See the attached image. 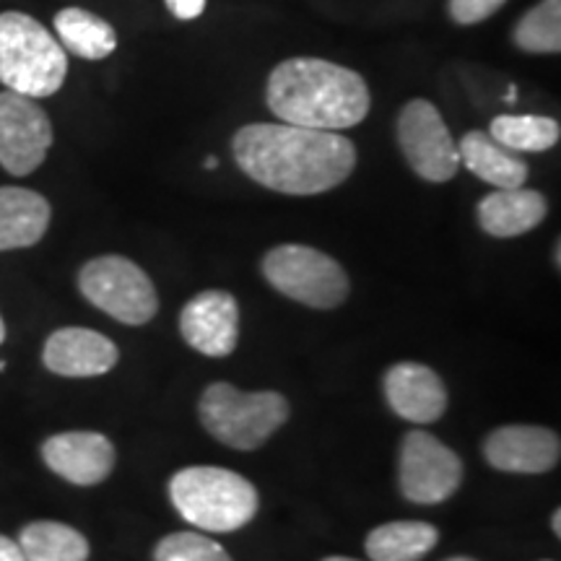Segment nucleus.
Instances as JSON below:
<instances>
[{
	"instance_id": "f257e3e1",
	"label": "nucleus",
	"mask_w": 561,
	"mask_h": 561,
	"mask_svg": "<svg viewBox=\"0 0 561 561\" xmlns=\"http://www.w3.org/2000/svg\"><path fill=\"white\" fill-rule=\"evenodd\" d=\"M231 153L252 182L280 195L328 193L356 167L354 140L289 123L244 125L231 138Z\"/></svg>"
},
{
	"instance_id": "f03ea898",
	"label": "nucleus",
	"mask_w": 561,
	"mask_h": 561,
	"mask_svg": "<svg viewBox=\"0 0 561 561\" xmlns=\"http://www.w3.org/2000/svg\"><path fill=\"white\" fill-rule=\"evenodd\" d=\"M265 102L278 123L339 133L369 115L371 96L356 70L322 58H289L271 70Z\"/></svg>"
},
{
	"instance_id": "7ed1b4c3",
	"label": "nucleus",
	"mask_w": 561,
	"mask_h": 561,
	"mask_svg": "<svg viewBox=\"0 0 561 561\" xmlns=\"http://www.w3.org/2000/svg\"><path fill=\"white\" fill-rule=\"evenodd\" d=\"M68 76V55L37 19L21 11L0 13V83L9 91L45 100Z\"/></svg>"
},
{
	"instance_id": "20e7f679",
	"label": "nucleus",
	"mask_w": 561,
	"mask_h": 561,
	"mask_svg": "<svg viewBox=\"0 0 561 561\" xmlns=\"http://www.w3.org/2000/svg\"><path fill=\"white\" fill-rule=\"evenodd\" d=\"M170 500L201 530L231 533L257 515L261 496L244 476L216 466L182 468L170 481Z\"/></svg>"
},
{
	"instance_id": "39448f33",
	"label": "nucleus",
	"mask_w": 561,
	"mask_h": 561,
	"mask_svg": "<svg viewBox=\"0 0 561 561\" xmlns=\"http://www.w3.org/2000/svg\"><path fill=\"white\" fill-rule=\"evenodd\" d=\"M198 416L206 432L231 450H257L289 419V403L280 392H244L229 382L203 390Z\"/></svg>"
},
{
	"instance_id": "423d86ee",
	"label": "nucleus",
	"mask_w": 561,
	"mask_h": 561,
	"mask_svg": "<svg viewBox=\"0 0 561 561\" xmlns=\"http://www.w3.org/2000/svg\"><path fill=\"white\" fill-rule=\"evenodd\" d=\"M273 289L314 310H333L348 297V276L339 261L307 244H278L263 257Z\"/></svg>"
},
{
	"instance_id": "0eeeda50",
	"label": "nucleus",
	"mask_w": 561,
	"mask_h": 561,
	"mask_svg": "<svg viewBox=\"0 0 561 561\" xmlns=\"http://www.w3.org/2000/svg\"><path fill=\"white\" fill-rule=\"evenodd\" d=\"M79 289L87 301L123 325H146L157 318L159 297L146 271L123 255H102L83 265Z\"/></svg>"
},
{
	"instance_id": "6e6552de",
	"label": "nucleus",
	"mask_w": 561,
	"mask_h": 561,
	"mask_svg": "<svg viewBox=\"0 0 561 561\" xmlns=\"http://www.w3.org/2000/svg\"><path fill=\"white\" fill-rule=\"evenodd\" d=\"M462 483V460L434 434L413 430L401 439L398 486L413 504L447 502Z\"/></svg>"
},
{
	"instance_id": "1a4fd4ad",
	"label": "nucleus",
	"mask_w": 561,
	"mask_h": 561,
	"mask_svg": "<svg viewBox=\"0 0 561 561\" xmlns=\"http://www.w3.org/2000/svg\"><path fill=\"white\" fill-rule=\"evenodd\" d=\"M396 130L405 161L421 180L447 182L458 174V144L432 102L411 100L398 115Z\"/></svg>"
},
{
	"instance_id": "9d476101",
	"label": "nucleus",
	"mask_w": 561,
	"mask_h": 561,
	"mask_svg": "<svg viewBox=\"0 0 561 561\" xmlns=\"http://www.w3.org/2000/svg\"><path fill=\"white\" fill-rule=\"evenodd\" d=\"M53 123L30 96L0 91V167L13 178H26L53 146Z\"/></svg>"
},
{
	"instance_id": "9b49d317",
	"label": "nucleus",
	"mask_w": 561,
	"mask_h": 561,
	"mask_svg": "<svg viewBox=\"0 0 561 561\" xmlns=\"http://www.w3.org/2000/svg\"><path fill=\"white\" fill-rule=\"evenodd\" d=\"M180 333L198 354L224 359L240 343V305L229 291L195 294L180 312Z\"/></svg>"
},
{
	"instance_id": "f8f14e48",
	"label": "nucleus",
	"mask_w": 561,
	"mask_h": 561,
	"mask_svg": "<svg viewBox=\"0 0 561 561\" xmlns=\"http://www.w3.org/2000/svg\"><path fill=\"white\" fill-rule=\"evenodd\" d=\"M561 455L559 434L546 426L507 424L483 439V458L504 473H549Z\"/></svg>"
},
{
	"instance_id": "ddd939ff",
	"label": "nucleus",
	"mask_w": 561,
	"mask_h": 561,
	"mask_svg": "<svg viewBox=\"0 0 561 561\" xmlns=\"http://www.w3.org/2000/svg\"><path fill=\"white\" fill-rule=\"evenodd\" d=\"M42 460L73 486H96L115 471V445L100 432H62L42 442Z\"/></svg>"
},
{
	"instance_id": "4468645a",
	"label": "nucleus",
	"mask_w": 561,
	"mask_h": 561,
	"mask_svg": "<svg viewBox=\"0 0 561 561\" xmlns=\"http://www.w3.org/2000/svg\"><path fill=\"white\" fill-rule=\"evenodd\" d=\"M385 401L396 416L411 424H434L447 411V388L432 367L398 362L385 371Z\"/></svg>"
},
{
	"instance_id": "2eb2a0df",
	"label": "nucleus",
	"mask_w": 561,
	"mask_h": 561,
	"mask_svg": "<svg viewBox=\"0 0 561 561\" xmlns=\"http://www.w3.org/2000/svg\"><path fill=\"white\" fill-rule=\"evenodd\" d=\"M121 351L107 335L89 328H60L42 348V362L58 377H100L117 367Z\"/></svg>"
},
{
	"instance_id": "dca6fc26",
	"label": "nucleus",
	"mask_w": 561,
	"mask_h": 561,
	"mask_svg": "<svg viewBox=\"0 0 561 561\" xmlns=\"http://www.w3.org/2000/svg\"><path fill=\"white\" fill-rule=\"evenodd\" d=\"M549 201L543 193L528 187H510V191L489 193L479 203V224L489 237L512 240V237L528 234L546 219Z\"/></svg>"
},
{
	"instance_id": "f3484780",
	"label": "nucleus",
	"mask_w": 561,
	"mask_h": 561,
	"mask_svg": "<svg viewBox=\"0 0 561 561\" xmlns=\"http://www.w3.org/2000/svg\"><path fill=\"white\" fill-rule=\"evenodd\" d=\"M53 208L30 187H0V252L34 248L50 227Z\"/></svg>"
},
{
	"instance_id": "a211bd4d",
	"label": "nucleus",
	"mask_w": 561,
	"mask_h": 561,
	"mask_svg": "<svg viewBox=\"0 0 561 561\" xmlns=\"http://www.w3.org/2000/svg\"><path fill=\"white\" fill-rule=\"evenodd\" d=\"M460 167L473 172L476 178L494 185L496 191L523 187L528 182V164L515 151L504 149L486 130H471L458 144Z\"/></svg>"
},
{
	"instance_id": "6ab92c4d",
	"label": "nucleus",
	"mask_w": 561,
	"mask_h": 561,
	"mask_svg": "<svg viewBox=\"0 0 561 561\" xmlns=\"http://www.w3.org/2000/svg\"><path fill=\"white\" fill-rule=\"evenodd\" d=\"M62 50L83 60H104L117 50V32L110 21L87 9H62L53 19Z\"/></svg>"
},
{
	"instance_id": "aec40b11",
	"label": "nucleus",
	"mask_w": 561,
	"mask_h": 561,
	"mask_svg": "<svg viewBox=\"0 0 561 561\" xmlns=\"http://www.w3.org/2000/svg\"><path fill=\"white\" fill-rule=\"evenodd\" d=\"M439 541V530L430 523L398 520L377 525L367 536L371 561H419Z\"/></svg>"
},
{
	"instance_id": "412c9836",
	"label": "nucleus",
	"mask_w": 561,
	"mask_h": 561,
	"mask_svg": "<svg viewBox=\"0 0 561 561\" xmlns=\"http://www.w3.org/2000/svg\"><path fill=\"white\" fill-rule=\"evenodd\" d=\"M19 549L26 561H89V541L66 523L39 520L24 525Z\"/></svg>"
},
{
	"instance_id": "4be33fe9",
	"label": "nucleus",
	"mask_w": 561,
	"mask_h": 561,
	"mask_svg": "<svg viewBox=\"0 0 561 561\" xmlns=\"http://www.w3.org/2000/svg\"><path fill=\"white\" fill-rule=\"evenodd\" d=\"M489 136L515 153H541L559 144L561 128L543 115H500L491 121Z\"/></svg>"
},
{
	"instance_id": "5701e85b",
	"label": "nucleus",
	"mask_w": 561,
	"mask_h": 561,
	"mask_svg": "<svg viewBox=\"0 0 561 561\" xmlns=\"http://www.w3.org/2000/svg\"><path fill=\"white\" fill-rule=\"evenodd\" d=\"M512 39L523 53L557 55L561 50V0H541L517 21Z\"/></svg>"
},
{
	"instance_id": "b1692460",
	"label": "nucleus",
	"mask_w": 561,
	"mask_h": 561,
	"mask_svg": "<svg viewBox=\"0 0 561 561\" xmlns=\"http://www.w3.org/2000/svg\"><path fill=\"white\" fill-rule=\"evenodd\" d=\"M172 557H178L182 561H231L229 553L224 551V546L193 530L172 533V536L161 538L157 543V549H153V561H164Z\"/></svg>"
},
{
	"instance_id": "393cba45",
	"label": "nucleus",
	"mask_w": 561,
	"mask_h": 561,
	"mask_svg": "<svg viewBox=\"0 0 561 561\" xmlns=\"http://www.w3.org/2000/svg\"><path fill=\"white\" fill-rule=\"evenodd\" d=\"M507 0H450V16L455 24L473 26L494 16Z\"/></svg>"
},
{
	"instance_id": "a878e982",
	"label": "nucleus",
	"mask_w": 561,
	"mask_h": 561,
	"mask_svg": "<svg viewBox=\"0 0 561 561\" xmlns=\"http://www.w3.org/2000/svg\"><path fill=\"white\" fill-rule=\"evenodd\" d=\"M164 3L172 16H178L180 21H193L206 11V0H164Z\"/></svg>"
},
{
	"instance_id": "bb28decb",
	"label": "nucleus",
	"mask_w": 561,
	"mask_h": 561,
	"mask_svg": "<svg viewBox=\"0 0 561 561\" xmlns=\"http://www.w3.org/2000/svg\"><path fill=\"white\" fill-rule=\"evenodd\" d=\"M0 561H26L24 553H21L19 543H13L11 538L0 536Z\"/></svg>"
},
{
	"instance_id": "cd10ccee",
	"label": "nucleus",
	"mask_w": 561,
	"mask_h": 561,
	"mask_svg": "<svg viewBox=\"0 0 561 561\" xmlns=\"http://www.w3.org/2000/svg\"><path fill=\"white\" fill-rule=\"evenodd\" d=\"M551 528H553V536H561V510H553Z\"/></svg>"
},
{
	"instance_id": "c85d7f7f",
	"label": "nucleus",
	"mask_w": 561,
	"mask_h": 561,
	"mask_svg": "<svg viewBox=\"0 0 561 561\" xmlns=\"http://www.w3.org/2000/svg\"><path fill=\"white\" fill-rule=\"evenodd\" d=\"M216 167H219V159L208 157V159H206V170H216Z\"/></svg>"
},
{
	"instance_id": "c756f323",
	"label": "nucleus",
	"mask_w": 561,
	"mask_h": 561,
	"mask_svg": "<svg viewBox=\"0 0 561 561\" xmlns=\"http://www.w3.org/2000/svg\"><path fill=\"white\" fill-rule=\"evenodd\" d=\"M5 341V322H3V318H0V343Z\"/></svg>"
},
{
	"instance_id": "7c9ffc66",
	"label": "nucleus",
	"mask_w": 561,
	"mask_h": 561,
	"mask_svg": "<svg viewBox=\"0 0 561 561\" xmlns=\"http://www.w3.org/2000/svg\"><path fill=\"white\" fill-rule=\"evenodd\" d=\"M322 561H356V559H348V557H328V559H322Z\"/></svg>"
},
{
	"instance_id": "2f4dec72",
	"label": "nucleus",
	"mask_w": 561,
	"mask_h": 561,
	"mask_svg": "<svg viewBox=\"0 0 561 561\" xmlns=\"http://www.w3.org/2000/svg\"><path fill=\"white\" fill-rule=\"evenodd\" d=\"M447 561H476V559H468V557H453V559H447Z\"/></svg>"
},
{
	"instance_id": "473e14b6",
	"label": "nucleus",
	"mask_w": 561,
	"mask_h": 561,
	"mask_svg": "<svg viewBox=\"0 0 561 561\" xmlns=\"http://www.w3.org/2000/svg\"><path fill=\"white\" fill-rule=\"evenodd\" d=\"M164 561H182V559H178V557H172V559H164Z\"/></svg>"
},
{
	"instance_id": "72a5a7b5",
	"label": "nucleus",
	"mask_w": 561,
	"mask_h": 561,
	"mask_svg": "<svg viewBox=\"0 0 561 561\" xmlns=\"http://www.w3.org/2000/svg\"><path fill=\"white\" fill-rule=\"evenodd\" d=\"M0 369H5V364H3V362H0Z\"/></svg>"
}]
</instances>
